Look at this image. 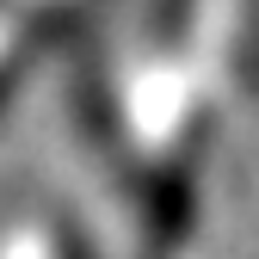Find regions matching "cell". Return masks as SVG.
Returning a JSON list of instances; mask_svg holds the SVG:
<instances>
[{"label":"cell","instance_id":"1","mask_svg":"<svg viewBox=\"0 0 259 259\" xmlns=\"http://www.w3.org/2000/svg\"><path fill=\"white\" fill-rule=\"evenodd\" d=\"M191 216H198V160L173 154L167 167L148 179V210H142L148 241L154 247H179L191 235Z\"/></svg>","mask_w":259,"mask_h":259},{"label":"cell","instance_id":"2","mask_svg":"<svg viewBox=\"0 0 259 259\" xmlns=\"http://www.w3.org/2000/svg\"><path fill=\"white\" fill-rule=\"evenodd\" d=\"M62 259H93V253H80V241H74V235H62Z\"/></svg>","mask_w":259,"mask_h":259}]
</instances>
